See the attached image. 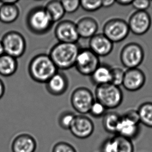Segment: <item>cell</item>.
Masks as SVG:
<instances>
[{
    "mask_svg": "<svg viewBox=\"0 0 152 152\" xmlns=\"http://www.w3.org/2000/svg\"><path fill=\"white\" fill-rule=\"evenodd\" d=\"M80 50L76 43L59 42L52 48L49 56L58 69L68 70L75 66Z\"/></svg>",
    "mask_w": 152,
    "mask_h": 152,
    "instance_id": "obj_1",
    "label": "cell"
},
{
    "mask_svg": "<svg viewBox=\"0 0 152 152\" xmlns=\"http://www.w3.org/2000/svg\"><path fill=\"white\" fill-rule=\"evenodd\" d=\"M58 69L49 55L39 54L33 57L28 67L29 75L35 82L46 83L57 73Z\"/></svg>",
    "mask_w": 152,
    "mask_h": 152,
    "instance_id": "obj_2",
    "label": "cell"
},
{
    "mask_svg": "<svg viewBox=\"0 0 152 152\" xmlns=\"http://www.w3.org/2000/svg\"><path fill=\"white\" fill-rule=\"evenodd\" d=\"M26 22L29 30L37 34L47 33L53 23L45 7L41 6L33 8L29 12Z\"/></svg>",
    "mask_w": 152,
    "mask_h": 152,
    "instance_id": "obj_3",
    "label": "cell"
},
{
    "mask_svg": "<svg viewBox=\"0 0 152 152\" xmlns=\"http://www.w3.org/2000/svg\"><path fill=\"white\" fill-rule=\"evenodd\" d=\"M95 95L97 101L102 104L107 109L117 108L123 100V94L119 87L111 83L97 86Z\"/></svg>",
    "mask_w": 152,
    "mask_h": 152,
    "instance_id": "obj_4",
    "label": "cell"
},
{
    "mask_svg": "<svg viewBox=\"0 0 152 152\" xmlns=\"http://www.w3.org/2000/svg\"><path fill=\"white\" fill-rule=\"evenodd\" d=\"M5 53L15 58L20 57L25 53L26 42L21 34L17 31L8 32L2 37Z\"/></svg>",
    "mask_w": 152,
    "mask_h": 152,
    "instance_id": "obj_5",
    "label": "cell"
},
{
    "mask_svg": "<svg viewBox=\"0 0 152 152\" xmlns=\"http://www.w3.org/2000/svg\"><path fill=\"white\" fill-rule=\"evenodd\" d=\"M129 31L128 23L121 18L109 20L103 28V34L113 43L124 40L127 37Z\"/></svg>",
    "mask_w": 152,
    "mask_h": 152,
    "instance_id": "obj_6",
    "label": "cell"
},
{
    "mask_svg": "<svg viewBox=\"0 0 152 152\" xmlns=\"http://www.w3.org/2000/svg\"><path fill=\"white\" fill-rule=\"evenodd\" d=\"M100 65L99 57L89 48H85L80 50L75 66L80 74L91 76Z\"/></svg>",
    "mask_w": 152,
    "mask_h": 152,
    "instance_id": "obj_7",
    "label": "cell"
},
{
    "mask_svg": "<svg viewBox=\"0 0 152 152\" xmlns=\"http://www.w3.org/2000/svg\"><path fill=\"white\" fill-rule=\"evenodd\" d=\"M144 57V50L141 46L136 43H130L123 48L120 59L124 66L129 69L138 68L143 61Z\"/></svg>",
    "mask_w": 152,
    "mask_h": 152,
    "instance_id": "obj_8",
    "label": "cell"
},
{
    "mask_svg": "<svg viewBox=\"0 0 152 152\" xmlns=\"http://www.w3.org/2000/svg\"><path fill=\"white\" fill-rule=\"evenodd\" d=\"M95 99L92 92L86 87H78L73 92L71 102L74 110L82 115L89 113Z\"/></svg>",
    "mask_w": 152,
    "mask_h": 152,
    "instance_id": "obj_9",
    "label": "cell"
},
{
    "mask_svg": "<svg viewBox=\"0 0 152 152\" xmlns=\"http://www.w3.org/2000/svg\"><path fill=\"white\" fill-rule=\"evenodd\" d=\"M55 34L59 42L76 43L80 38L78 35L76 23L72 21H60L55 28Z\"/></svg>",
    "mask_w": 152,
    "mask_h": 152,
    "instance_id": "obj_10",
    "label": "cell"
},
{
    "mask_svg": "<svg viewBox=\"0 0 152 152\" xmlns=\"http://www.w3.org/2000/svg\"><path fill=\"white\" fill-rule=\"evenodd\" d=\"M128 25L134 34L143 35L150 28L151 18L146 11H136L130 17Z\"/></svg>",
    "mask_w": 152,
    "mask_h": 152,
    "instance_id": "obj_11",
    "label": "cell"
},
{
    "mask_svg": "<svg viewBox=\"0 0 152 152\" xmlns=\"http://www.w3.org/2000/svg\"><path fill=\"white\" fill-rule=\"evenodd\" d=\"M95 126L92 120L83 115L76 116L70 130L72 134L80 139L90 137L94 132Z\"/></svg>",
    "mask_w": 152,
    "mask_h": 152,
    "instance_id": "obj_12",
    "label": "cell"
},
{
    "mask_svg": "<svg viewBox=\"0 0 152 152\" xmlns=\"http://www.w3.org/2000/svg\"><path fill=\"white\" fill-rule=\"evenodd\" d=\"M145 76L143 72L137 68L129 69L125 72L123 86L129 91H136L143 86Z\"/></svg>",
    "mask_w": 152,
    "mask_h": 152,
    "instance_id": "obj_13",
    "label": "cell"
},
{
    "mask_svg": "<svg viewBox=\"0 0 152 152\" xmlns=\"http://www.w3.org/2000/svg\"><path fill=\"white\" fill-rule=\"evenodd\" d=\"M89 49L98 57H105L111 53L113 43L103 33L96 34L90 39Z\"/></svg>",
    "mask_w": 152,
    "mask_h": 152,
    "instance_id": "obj_14",
    "label": "cell"
},
{
    "mask_svg": "<svg viewBox=\"0 0 152 152\" xmlns=\"http://www.w3.org/2000/svg\"><path fill=\"white\" fill-rule=\"evenodd\" d=\"M37 144L35 139L28 134H21L12 140V152H35Z\"/></svg>",
    "mask_w": 152,
    "mask_h": 152,
    "instance_id": "obj_15",
    "label": "cell"
},
{
    "mask_svg": "<svg viewBox=\"0 0 152 152\" xmlns=\"http://www.w3.org/2000/svg\"><path fill=\"white\" fill-rule=\"evenodd\" d=\"M68 80L65 74L56 73L46 83L48 91L53 96H60L66 92L68 88Z\"/></svg>",
    "mask_w": 152,
    "mask_h": 152,
    "instance_id": "obj_16",
    "label": "cell"
},
{
    "mask_svg": "<svg viewBox=\"0 0 152 152\" xmlns=\"http://www.w3.org/2000/svg\"><path fill=\"white\" fill-rule=\"evenodd\" d=\"M76 25L79 37L83 39H90L97 34L98 30L97 21L90 17L80 19Z\"/></svg>",
    "mask_w": 152,
    "mask_h": 152,
    "instance_id": "obj_17",
    "label": "cell"
},
{
    "mask_svg": "<svg viewBox=\"0 0 152 152\" xmlns=\"http://www.w3.org/2000/svg\"><path fill=\"white\" fill-rule=\"evenodd\" d=\"M139 125L121 116L117 128L116 135L132 140L136 138L139 133Z\"/></svg>",
    "mask_w": 152,
    "mask_h": 152,
    "instance_id": "obj_18",
    "label": "cell"
},
{
    "mask_svg": "<svg viewBox=\"0 0 152 152\" xmlns=\"http://www.w3.org/2000/svg\"><path fill=\"white\" fill-rule=\"evenodd\" d=\"M18 68L17 59L6 53L0 56V75L4 77L12 76Z\"/></svg>",
    "mask_w": 152,
    "mask_h": 152,
    "instance_id": "obj_19",
    "label": "cell"
},
{
    "mask_svg": "<svg viewBox=\"0 0 152 152\" xmlns=\"http://www.w3.org/2000/svg\"><path fill=\"white\" fill-rule=\"evenodd\" d=\"M19 9L17 4H1L0 6V21L4 23H11L19 16Z\"/></svg>",
    "mask_w": 152,
    "mask_h": 152,
    "instance_id": "obj_20",
    "label": "cell"
},
{
    "mask_svg": "<svg viewBox=\"0 0 152 152\" xmlns=\"http://www.w3.org/2000/svg\"><path fill=\"white\" fill-rule=\"evenodd\" d=\"M93 82L97 86L111 83V69L106 65H100L91 75Z\"/></svg>",
    "mask_w": 152,
    "mask_h": 152,
    "instance_id": "obj_21",
    "label": "cell"
},
{
    "mask_svg": "<svg viewBox=\"0 0 152 152\" xmlns=\"http://www.w3.org/2000/svg\"><path fill=\"white\" fill-rule=\"evenodd\" d=\"M121 116L115 112L106 113L103 116L102 125L106 132L109 134H116Z\"/></svg>",
    "mask_w": 152,
    "mask_h": 152,
    "instance_id": "obj_22",
    "label": "cell"
},
{
    "mask_svg": "<svg viewBox=\"0 0 152 152\" xmlns=\"http://www.w3.org/2000/svg\"><path fill=\"white\" fill-rule=\"evenodd\" d=\"M45 8L53 23L60 20L66 13L60 1H50L46 5Z\"/></svg>",
    "mask_w": 152,
    "mask_h": 152,
    "instance_id": "obj_23",
    "label": "cell"
},
{
    "mask_svg": "<svg viewBox=\"0 0 152 152\" xmlns=\"http://www.w3.org/2000/svg\"><path fill=\"white\" fill-rule=\"evenodd\" d=\"M140 123L152 128V102H145L140 105L138 110Z\"/></svg>",
    "mask_w": 152,
    "mask_h": 152,
    "instance_id": "obj_24",
    "label": "cell"
},
{
    "mask_svg": "<svg viewBox=\"0 0 152 152\" xmlns=\"http://www.w3.org/2000/svg\"><path fill=\"white\" fill-rule=\"evenodd\" d=\"M115 138L117 141L116 152H134V144L132 140L118 135H116Z\"/></svg>",
    "mask_w": 152,
    "mask_h": 152,
    "instance_id": "obj_25",
    "label": "cell"
},
{
    "mask_svg": "<svg viewBox=\"0 0 152 152\" xmlns=\"http://www.w3.org/2000/svg\"><path fill=\"white\" fill-rule=\"evenodd\" d=\"M76 115L71 112L64 113L59 117V124L61 127L65 130H70Z\"/></svg>",
    "mask_w": 152,
    "mask_h": 152,
    "instance_id": "obj_26",
    "label": "cell"
},
{
    "mask_svg": "<svg viewBox=\"0 0 152 152\" xmlns=\"http://www.w3.org/2000/svg\"><path fill=\"white\" fill-rule=\"evenodd\" d=\"M124 75L125 71L121 68L116 67L111 69V84L117 87L121 86L123 83Z\"/></svg>",
    "mask_w": 152,
    "mask_h": 152,
    "instance_id": "obj_27",
    "label": "cell"
},
{
    "mask_svg": "<svg viewBox=\"0 0 152 152\" xmlns=\"http://www.w3.org/2000/svg\"><path fill=\"white\" fill-rule=\"evenodd\" d=\"M80 6L87 12H93L102 7V1H80Z\"/></svg>",
    "mask_w": 152,
    "mask_h": 152,
    "instance_id": "obj_28",
    "label": "cell"
},
{
    "mask_svg": "<svg viewBox=\"0 0 152 152\" xmlns=\"http://www.w3.org/2000/svg\"><path fill=\"white\" fill-rule=\"evenodd\" d=\"M61 2L66 13H74L80 6V1L79 0H64L61 1Z\"/></svg>",
    "mask_w": 152,
    "mask_h": 152,
    "instance_id": "obj_29",
    "label": "cell"
},
{
    "mask_svg": "<svg viewBox=\"0 0 152 152\" xmlns=\"http://www.w3.org/2000/svg\"><path fill=\"white\" fill-rule=\"evenodd\" d=\"M106 110L107 109L99 101H95L91 107L89 113L94 117L98 118L103 116L106 113Z\"/></svg>",
    "mask_w": 152,
    "mask_h": 152,
    "instance_id": "obj_30",
    "label": "cell"
},
{
    "mask_svg": "<svg viewBox=\"0 0 152 152\" xmlns=\"http://www.w3.org/2000/svg\"><path fill=\"white\" fill-rule=\"evenodd\" d=\"M117 141L114 136L113 138L108 139L103 143L101 152H116Z\"/></svg>",
    "mask_w": 152,
    "mask_h": 152,
    "instance_id": "obj_31",
    "label": "cell"
},
{
    "mask_svg": "<svg viewBox=\"0 0 152 152\" xmlns=\"http://www.w3.org/2000/svg\"><path fill=\"white\" fill-rule=\"evenodd\" d=\"M52 152H77L71 144L66 142H60L56 144Z\"/></svg>",
    "mask_w": 152,
    "mask_h": 152,
    "instance_id": "obj_32",
    "label": "cell"
},
{
    "mask_svg": "<svg viewBox=\"0 0 152 152\" xmlns=\"http://www.w3.org/2000/svg\"><path fill=\"white\" fill-rule=\"evenodd\" d=\"M150 1L148 0L132 1V5L137 11H145L150 6Z\"/></svg>",
    "mask_w": 152,
    "mask_h": 152,
    "instance_id": "obj_33",
    "label": "cell"
},
{
    "mask_svg": "<svg viewBox=\"0 0 152 152\" xmlns=\"http://www.w3.org/2000/svg\"><path fill=\"white\" fill-rule=\"evenodd\" d=\"M127 119H129L131 121L138 124H140V121L139 116L138 114V111L134 110H130L129 111L126 112L125 114L122 116Z\"/></svg>",
    "mask_w": 152,
    "mask_h": 152,
    "instance_id": "obj_34",
    "label": "cell"
},
{
    "mask_svg": "<svg viewBox=\"0 0 152 152\" xmlns=\"http://www.w3.org/2000/svg\"><path fill=\"white\" fill-rule=\"evenodd\" d=\"M115 3V1L114 0H102V7L109 8L113 6Z\"/></svg>",
    "mask_w": 152,
    "mask_h": 152,
    "instance_id": "obj_35",
    "label": "cell"
},
{
    "mask_svg": "<svg viewBox=\"0 0 152 152\" xmlns=\"http://www.w3.org/2000/svg\"><path fill=\"white\" fill-rule=\"evenodd\" d=\"M132 0H118L115 1V3H116L118 5L121 6H128L129 5H132Z\"/></svg>",
    "mask_w": 152,
    "mask_h": 152,
    "instance_id": "obj_36",
    "label": "cell"
},
{
    "mask_svg": "<svg viewBox=\"0 0 152 152\" xmlns=\"http://www.w3.org/2000/svg\"><path fill=\"white\" fill-rule=\"evenodd\" d=\"M5 86L4 83L0 79V99L2 98L5 93Z\"/></svg>",
    "mask_w": 152,
    "mask_h": 152,
    "instance_id": "obj_37",
    "label": "cell"
},
{
    "mask_svg": "<svg viewBox=\"0 0 152 152\" xmlns=\"http://www.w3.org/2000/svg\"><path fill=\"white\" fill-rule=\"evenodd\" d=\"M18 1L17 0H3L0 1L1 4H17L18 3Z\"/></svg>",
    "mask_w": 152,
    "mask_h": 152,
    "instance_id": "obj_38",
    "label": "cell"
},
{
    "mask_svg": "<svg viewBox=\"0 0 152 152\" xmlns=\"http://www.w3.org/2000/svg\"><path fill=\"white\" fill-rule=\"evenodd\" d=\"M5 53V51H4V47H3V45L2 44V42L1 41H0V56H2Z\"/></svg>",
    "mask_w": 152,
    "mask_h": 152,
    "instance_id": "obj_39",
    "label": "cell"
}]
</instances>
